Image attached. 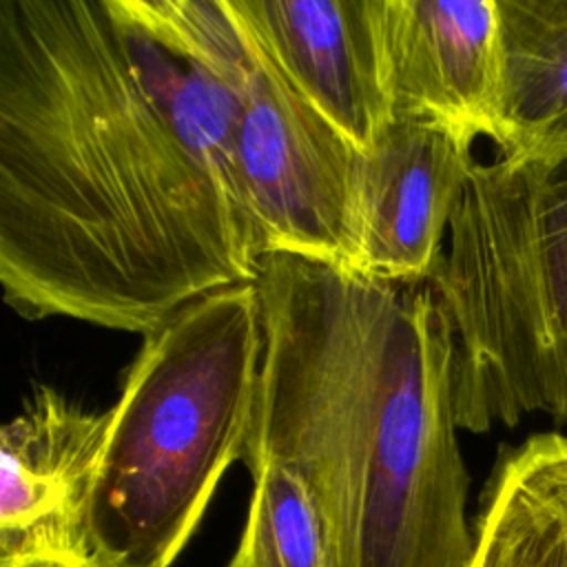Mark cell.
<instances>
[{"label":"cell","mask_w":567,"mask_h":567,"mask_svg":"<svg viewBox=\"0 0 567 567\" xmlns=\"http://www.w3.org/2000/svg\"><path fill=\"white\" fill-rule=\"evenodd\" d=\"M228 0H0V286L29 319L148 334L257 281Z\"/></svg>","instance_id":"cell-1"},{"label":"cell","mask_w":567,"mask_h":567,"mask_svg":"<svg viewBox=\"0 0 567 567\" xmlns=\"http://www.w3.org/2000/svg\"><path fill=\"white\" fill-rule=\"evenodd\" d=\"M257 288L264 359L244 463L299 476L328 567H467L454 337L432 284L268 255Z\"/></svg>","instance_id":"cell-2"},{"label":"cell","mask_w":567,"mask_h":567,"mask_svg":"<svg viewBox=\"0 0 567 567\" xmlns=\"http://www.w3.org/2000/svg\"><path fill=\"white\" fill-rule=\"evenodd\" d=\"M264 359L257 281L226 286L166 319L128 365L89 507L102 567H171L224 472L244 461Z\"/></svg>","instance_id":"cell-3"},{"label":"cell","mask_w":567,"mask_h":567,"mask_svg":"<svg viewBox=\"0 0 567 567\" xmlns=\"http://www.w3.org/2000/svg\"><path fill=\"white\" fill-rule=\"evenodd\" d=\"M430 284L454 337L458 430L567 423V148L474 159Z\"/></svg>","instance_id":"cell-4"},{"label":"cell","mask_w":567,"mask_h":567,"mask_svg":"<svg viewBox=\"0 0 567 567\" xmlns=\"http://www.w3.org/2000/svg\"><path fill=\"white\" fill-rule=\"evenodd\" d=\"M248 44L233 164L259 250L350 270L361 151Z\"/></svg>","instance_id":"cell-5"},{"label":"cell","mask_w":567,"mask_h":567,"mask_svg":"<svg viewBox=\"0 0 567 567\" xmlns=\"http://www.w3.org/2000/svg\"><path fill=\"white\" fill-rule=\"evenodd\" d=\"M111 412L38 385L0 432V567L91 560L89 507Z\"/></svg>","instance_id":"cell-6"},{"label":"cell","mask_w":567,"mask_h":567,"mask_svg":"<svg viewBox=\"0 0 567 567\" xmlns=\"http://www.w3.org/2000/svg\"><path fill=\"white\" fill-rule=\"evenodd\" d=\"M381 62L392 122L494 140L501 91L496 0H381Z\"/></svg>","instance_id":"cell-7"},{"label":"cell","mask_w":567,"mask_h":567,"mask_svg":"<svg viewBox=\"0 0 567 567\" xmlns=\"http://www.w3.org/2000/svg\"><path fill=\"white\" fill-rule=\"evenodd\" d=\"M228 2L295 93L368 153L392 122L381 62V0Z\"/></svg>","instance_id":"cell-8"},{"label":"cell","mask_w":567,"mask_h":567,"mask_svg":"<svg viewBox=\"0 0 567 567\" xmlns=\"http://www.w3.org/2000/svg\"><path fill=\"white\" fill-rule=\"evenodd\" d=\"M472 164V144L452 131L390 122L359 159L350 270L383 281H430Z\"/></svg>","instance_id":"cell-9"},{"label":"cell","mask_w":567,"mask_h":567,"mask_svg":"<svg viewBox=\"0 0 567 567\" xmlns=\"http://www.w3.org/2000/svg\"><path fill=\"white\" fill-rule=\"evenodd\" d=\"M467 567H567V434H532L501 458Z\"/></svg>","instance_id":"cell-10"},{"label":"cell","mask_w":567,"mask_h":567,"mask_svg":"<svg viewBox=\"0 0 567 567\" xmlns=\"http://www.w3.org/2000/svg\"><path fill=\"white\" fill-rule=\"evenodd\" d=\"M501 91L494 144L520 155L567 113V0H496Z\"/></svg>","instance_id":"cell-11"},{"label":"cell","mask_w":567,"mask_h":567,"mask_svg":"<svg viewBox=\"0 0 567 567\" xmlns=\"http://www.w3.org/2000/svg\"><path fill=\"white\" fill-rule=\"evenodd\" d=\"M246 467L255 487L239 545L226 567H328L326 529L299 476L270 458Z\"/></svg>","instance_id":"cell-12"},{"label":"cell","mask_w":567,"mask_h":567,"mask_svg":"<svg viewBox=\"0 0 567 567\" xmlns=\"http://www.w3.org/2000/svg\"><path fill=\"white\" fill-rule=\"evenodd\" d=\"M554 148H567V113L563 117H558L547 131L545 135L536 142V146L527 153L534 151H554Z\"/></svg>","instance_id":"cell-13"},{"label":"cell","mask_w":567,"mask_h":567,"mask_svg":"<svg viewBox=\"0 0 567 567\" xmlns=\"http://www.w3.org/2000/svg\"><path fill=\"white\" fill-rule=\"evenodd\" d=\"M18 567H102L95 558L84 560V563H58V560H35V563H24Z\"/></svg>","instance_id":"cell-14"}]
</instances>
